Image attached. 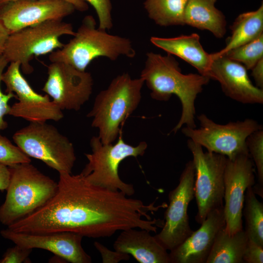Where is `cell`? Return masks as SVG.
Returning <instances> with one entry per match:
<instances>
[{
	"label": "cell",
	"instance_id": "obj_22",
	"mask_svg": "<svg viewBox=\"0 0 263 263\" xmlns=\"http://www.w3.org/2000/svg\"><path fill=\"white\" fill-rule=\"evenodd\" d=\"M231 35L226 40L224 48L216 55L250 42L263 34V3L255 11L240 14L230 26Z\"/></svg>",
	"mask_w": 263,
	"mask_h": 263
},
{
	"label": "cell",
	"instance_id": "obj_31",
	"mask_svg": "<svg viewBox=\"0 0 263 263\" xmlns=\"http://www.w3.org/2000/svg\"><path fill=\"white\" fill-rule=\"evenodd\" d=\"M32 249L23 247L15 244L14 247L8 248L2 258L0 263H31L29 255Z\"/></svg>",
	"mask_w": 263,
	"mask_h": 263
},
{
	"label": "cell",
	"instance_id": "obj_36",
	"mask_svg": "<svg viewBox=\"0 0 263 263\" xmlns=\"http://www.w3.org/2000/svg\"><path fill=\"white\" fill-rule=\"evenodd\" d=\"M10 34L0 21V56L3 54L5 44Z\"/></svg>",
	"mask_w": 263,
	"mask_h": 263
},
{
	"label": "cell",
	"instance_id": "obj_15",
	"mask_svg": "<svg viewBox=\"0 0 263 263\" xmlns=\"http://www.w3.org/2000/svg\"><path fill=\"white\" fill-rule=\"evenodd\" d=\"M75 10L65 0H14L0 4V21L11 34L46 21L62 20Z\"/></svg>",
	"mask_w": 263,
	"mask_h": 263
},
{
	"label": "cell",
	"instance_id": "obj_35",
	"mask_svg": "<svg viewBox=\"0 0 263 263\" xmlns=\"http://www.w3.org/2000/svg\"><path fill=\"white\" fill-rule=\"evenodd\" d=\"M10 172L9 167L0 163V190L6 189L9 182Z\"/></svg>",
	"mask_w": 263,
	"mask_h": 263
},
{
	"label": "cell",
	"instance_id": "obj_6",
	"mask_svg": "<svg viewBox=\"0 0 263 263\" xmlns=\"http://www.w3.org/2000/svg\"><path fill=\"white\" fill-rule=\"evenodd\" d=\"M116 143L103 144L98 136L90 140L91 153L85 156L88 163L80 173L91 184L113 191H120L128 196L135 190L132 185L122 181L118 174L121 162L129 157L143 156L147 148L146 142L133 146L126 143L121 132Z\"/></svg>",
	"mask_w": 263,
	"mask_h": 263
},
{
	"label": "cell",
	"instance_id": "obj_21",
	"mask_svg": "<svg viewBox=\"0 0 263 263\" xmlns=\"http://www.w3.org/2000/svg\"><path fill=\"white\" fill-rule=\"evenodd\" d=\"M217 0H188L185 14V25L208 30L217 38L226 33V21L223 13L215 7Z\"/></svg>",
	"mask_w": 263,
	"mask_h": 263
},
{
	"label": "cell",
	"instance_id": "obj_37",
	"mask_svg": "<svg viewBox=\"0 0 263 263\" xmlns=\"http://www.w3.org/2000/svg\"><path fill=\"white\" fill-rule=\"evenodd\" d=\"M14 0H0V4ZM72 3L75 8L76 10L83 12L88 9L89 6L87 3L84 0H65Z\"/></svg>",
	"mask_w": 263,
	"mask_h": 263
},
{
	"label": "cell",
	"instance_id": "obj_10",
	"mask_svg": "<svg viewBox=\"0 0 263 263\" xmlns=\"http://www.w3.org/2000/svg\"><path fill=\"white\" fill-rule=\"evenodd\" d=\"M195 169L194 197L197 205L195 219L201 224L214 209L224 207V172L227 157L222 154L204 151L203 147L188 139Z\"/></svg>",
	"mask_w": 263,
	"mask_h": 263
},
{
	"label": "cell",
	"instance_id": "obj_23",
	"mask_svg": "<svg viewBox=\"0 0 263 263\" xmlns=\"http://www.w3.org/2000/svg\"><path fill=\"white\" fill-rule=\"evenodd\" d=\"M248 241L243 229L230 235L224 227L217 234L206 263H244Z\"/></svg>",
	"mask_w": 263,
	"mask_h": 263
},
{
	"label": "cell",
	"instance_id": "obj_7",
	"mask_svg": "<svg viewBox=\"0 0 263 263\" xmlns=\"http://www.w3.org/2000/svg\"><path fill=\"white\" fill-rule=\"evenodd\" d=\"M17 146L29 157L58 172L72 173L76 156L73 143L56 127L46 122H30L13 135Z\"/></svg>",
	"mask_w": 263,
	"mask_h": 263
},
{
	"label": "cell",
	"instance_id": "obj_14",
	"mask_svg": "<svg viewBox=\"0 0 263 263\" xmlns=\"http://www.w3.org/2000/svg\"><path fill=\"white\" fill-rule=\"evenodd\" d=\"M254 164L249 154L227 158L224 172L225 229L230 235L243 229V208L246 189L255 184Z\"/></svg>",
	"mask_w": 263,
	"mask_h": 263
},
{
	"label": "cell",
	"instance_id": "obj_8",
	"mask_svg": "<svg viewBox=\"0 0 263 263\" xmlns=\"http://www.w3.org/2000/svg\"><path fill=\"white\" fill-rule=\"evenodd\" d=\"M75 33L71 23L62 20L46 21L10 34L3 55L9 63L19 62L22 72L29 74L33 71L30 61L35 56L62 48L64 44L59 38Z\"/></svg>",
	"mask_w": 263,
	"mask_h": 263
},
{
	"label": "cell",
	"instance_id": "obj_2",
	"mask_svg": "<svg viewBox=\"0 0 263 263\" xmlns=\"http://www.w3.org/2000/svg\"><path fill=\"white\" fill-rule=\"evenodd\" d=\"M140 77L150 90L152 98L167 101L175 95L180 100L182 113L172 132L176 133L184 125L196 128L195 102L210 80L208 77L199 74H184L173 55L162 56L150 52L146 54Z\"/></svg>",
	"mask_w": 263,
	"mask_h": 263
},
{
	"label": "cell",
	"instance_id": "obj_20",
	"mask_svg": "<svg viewBox=\"0 0 263 263\" xmlns=\"http://www.w3.org/2000/svg\"><path fill=\"white\" fill-rule=\"evenodd\" d=\"M150 41L168 54L176 56L188 62L196 69L199 74L208 77L212 54L204 49L197 34L170 38L151 37Z\"/></svg>",
	"mask_w": 263,
	"mask_h": 263
},
{
	"label": "cell",
	"instance_id": "obj_17",
	"mask_svg": "<svg viewBox=\"0 0 263 263\" xmlns=\"http://www.w3.org/2000/svg\"><path fill=\"white\" fill-rule=\"evenodd\" d=\"M211 54L208 77L219 82L226 96L243 104L263 103V89L252 83L242 64L225 55Z\"/></svg>",
	"mask_w": 263,
	"mask_h": 263
},
{
	"label": "cell",
	"instance_id": "obj_1",
	"mask_svg": "<svg viewBox=\"0 0 263 263\" xmlns=\"http://www.w3.org/2000/svg\"><path fill=\"white\" fill-rule=\"evenodd\" d=\"M128 197L89 183L81 173H59L54 195L42 207L7 226L17 232L42 234L71 232L92 238L110 237L131 228L156 232L163 220L149 212L165 207Z\"/></svg>",
	"mask_w": 263,
	"mask_h": 263
},
{
	"label": "cell",
	"instance_id": "obj_32",
	"mask_svg": "<svg viewBox=\"0 0 263 263\" xmlns=\"http://www.w3.org/2000/svg\"><path fill=\"white\" fill-rule=\"evenodd\" d=\"M94 246L100 253L103 263H117L121 261H127L130 259L129 254L119 252L115 250H111L98 242L94 243Z\"/></svg>",
	"mask_w": 263,
	"mask_h": 263
},
{
	"label": "cell",
	"instance_id": "obj_16",
	"mask_svg": "<svg viewBox=\"0 0 263 263\" xmlns=\"http://www.w3.org/2000/svg\"><path fill=\"white\" fill-rule=\"evenodd\" d=\"M1 235L15 244L33 249L48 250L72 263H91V257L82 246L83 236L71 232L42 234L17 232L9 228L0 231Z\"/></svg>",
	"mask_w": 263,
	"mask_h": 263
},
{
	"label": "cell",
	"instance_id": "obj_11",
	"mask_svg": "<svg viewBox=\"0 0 263 263\" xmlns=\"http://www.w3.org/2000/svg\"><path fill=\"white\" fill-rule=\"evenodd\" d=\"M195 169L192 160L186 163L176 187L169 193V204L160 232L154 236L167 250H171L193 232L189 223L188 208L194 197Z\"/></svg>",
	"mask_w": 263,
	"mask_h": 263
},
{
	"label": "cell",
	"instance_id": "obj_3",
	"mask_svg": "<svg viewBox=\"0 0 263 263\" xmlns=\"http://www.w3.org/2000/svg\"><path fill=\"white\" fill-rule=\"evenodd\" d=\"M96 25L93 16L84 17L73 38L62 48L50 53V61L63 62L85 71L99 57L115 61L121 56L130 58L135 56L136 51L129 38L110 34L96 28Z\"/></svg>",
	"mask_w": 263,
	"mask_h": 263
},
{
	"label": "cell",
	"instance_id": "obj_30",
	"mask_svg": "<svg viewBox=\"0 0 263 263\" xmlns=\"http://www.w3.org/2000/svg\"><path fill=\"white\" fill-rule=\"evenodd\" d=\"M8 63L9 62L3 55L0 56V132L6 129L8 126L4 116L9 114L10 110L9 102L12 98H17L13 93H3L0 88L2 75Z\"/></svg>",
	"mask_w": 263,
	"mask_h": 263
},
{
	"label": "cell",
	"instance_id": "obj_28",
	"mask_svg": "<svg viewBox=\"0 0 263 263\" xmlns=\"http://www.w3.org/2000/svg\"><path fill=\"white\" fill-rule=\"evenodd\" d=\"M30 157L6 137L0 134V163L8 167L30 163Z\"/></svg>",
	"mask_w": 263,
	"mask_h": 263
},
{
	"label": "cell",
	"instance_id": "obj_29",
	"mask_svg": "<svg viewBox=\"0 0 263 263\" xmlns=\"http://www.w3.org/2000/svg\"><path fill=\"white\" fill-rule=\"evenodd\" d=\"M94 9L98 19V28L107 31L112 29L113 22L112 16V4L110 0H84Z\"/></svg>",
	"mask_w": 263,
	"mask_h": 263
},
{
	"label": "cell",
	"instance_id": "obj_4",
	"mask_svg": "<svg viewBox=\"0 0 263 263\" xmlns=\"http://www.w3.org/2000/svg\"><path fill=\"white\" fill-rule=\"evenodd\" d=\"M144 84L140 77L132 78L128 73H123L96 96L87 116L92 118L91 125L98 130L102 143H113L119 136L121 125L139 104Z\"/></svg>",
	"mask_w": 263,
	"mask_h": 263
},
{
	"label": "cell",
	"instance_id": "obj_24",
	"mask_svg": "<svg viewBox=\"0 0 263 263\" xmlns=\"http://www.w3.org/2000/svg\"><path fill=\"white\" fill-rule=\"evenodd\" d=\"M188 0H146L144 7L150 19L160 26H184Z\"/></svg>",
	"mask_w": 263,
	"mask_h": 263
},
{
	"label": "cell",
	"instance_id": "obj_5",
	"mask_svg": "<svg viewBox=\"0 0 263 263\" xmlns=\"http://www.w3.org/2000/svg\"><path fill=\"white\" fill-rule=\"evenodd\" d=\"M10 180L0 207V222L7 226L44 205L55 194L57 183L30 163L8 167Z\"/></svg>",
	"mask_w": 263,
	"mask_h": 263
},
{
	"label": "cell",
	"instance_id": "obj_34",
	"mask_svg": "<svg viewBox=\"0 0 263 263\" xmlns=\"http://www.w3.org/2000/svg\"><path fill=\"white\" fill-rule=\"evenodd\" d=\"M256 86L263 89V58L260 59L251 69Z\"/></svg>",
	"mask_w": 263,
	"mask_h": 263
},
{
	"label": "cell",
	"instance_id": "obj_33",
	"mask_svg": "<svg viewBox=\"0 0 263 263\" xmlns=\"http://www.w3.org/2000/svg\"><path fill=\"white\" fill-rule=\"evenodd\" d=\"M244 263H263V247L248 239L243 255Z\"/></svg>",
	"mask_w": 263,
	"mask_h": 263
},
{
	"label": "cell",
	"instance_id": "obj_13",
	"mask_svg": "<svg viewBox=\"0 0 263 263\" xmlns=\"http://www.w3.org/2000/svg\"><path fill=\"white\" fill-rule=\"evenodd\" d=\"M47 74L42 90L62 111H77L89 100L94 85L90 73L63 62H54L48 66Z\"/></svg>",
	"mask_w": 263,
	"mask_h": 263
},
{
	"label": "cell",
	"instance_id": "obj_25",
	"mask_svg": "<svg viewBox=\"0 0 263 263\" xmlns=\"http://www.w3.org/2000/svg\"><path fill=\"white\" fill-rule=\"evenodd\" d=\"M252 187L247 188L244 195V231L249 240L263 247V204L257 199Z\"/></svg>",
	"mask_w": 263,
	"mask_h": 263
},
{
	"label": "cell",
	"instance_id": "obj_18",
	"mask_svg": "<svg viewBox=\"0 0 263 263\" xmlns=\"http://www.w3.org/2000/svg\"><path fill=\"white\" fill-rule=\"evenodd\" d=\"M200 228L182 244L170 250V263H206L216 237L225 227L224 207L214 209Z\"/></svg>",
	"mask_w": 263,
	"mask_h": 263
},
{
	"label": "cell",
	"instance_id": "obj_26",
	"mask_svg": "<svg viewBox=\"0 0 263 263\" xmlns=\"http://www.w3.org/2000/svg\"><path fill=\"white\" fill-rule=\"evenodd\" d=\"M221 55L242 64L247 70L263 58V34L246 44L230 49Z\"/></svg>",
	"mask_w": 263,
	"mask_h": 263
},
{
	"label": "cell",
	"instance_id": "obj_19",
	"mask_svg": "<svg viewBox=\"0 0 263 263\" xmlns=\"http://www.w3.org/2000/svg\"><path fill=\"white\" fill-rule=\"evenodd\" d=\"M113 247L118 252L131 255L140 263H170L167 250L144 229L122 230Z\"/></svg>",
	"mask_w": 263,
	"mask_h": 263
},
{
	"label": "cell",
	"instance_id": "obj_27",
	"mask_svg": "<svg viewBox=\"0 0 263 263\" xmlns=\"http://www.w3.org/2000/svg\"><path fill=\"white\" fill-rule=\"evenodd\" d=\"M246 146L249 156L255 166L258 184L252 187L254 192L263 198V128L253 132L246 139Z\"/></svg>",
	"mask_w": 263,
	"mask_h": 263
},
{
	"label": "cell",
	"instance_id": "obj_12",
	"mask_svg": "<svg viewBox=\"0 0 263 263\" xmlns=\"http://www.w3.org/2000/svg\"><path fill=\"white\" fill-rule=\"evenodd\" d=\"M2 74L1 81L6 93H13L18 101L11 106L9 115L30 122L58 121L63 118L62 111L47 95L36 92L20 72L19 62H11Z\"/></svg>",
	"mask_w": 263,
	"mask_h": 263
},
{
	"label": "cell",
	"instance_id": "obj_9",
	"mask_svg": "<svg viewBox=\"0 0 263 263\" xmlns=\"http://www.w3.org/2000/svg\"><path fill=\"white\" fill-rule=\"evenodd\" d=\"M197 118L199 128L185 126L181 128L182 132L207 151L224 155L228 159L249 154L246 143L247 138L262 128L257 121L249 118L225 124L217 123L203 113Z\"/></svg>",
	"mask_w": 263,
	"mask_h": 263
}]
</instances>
